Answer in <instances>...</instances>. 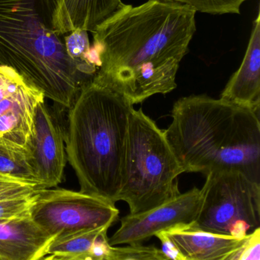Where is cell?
<instances>
[{"instance_id":"cell-19","label":"cell","mask_w":260,"mask_h":260,"mask_svg":"<svg viewBox=\"0 0 260 260\" xmlns=\"http://www.w3.org/2000/svg\"><path fill=\"white\" fill-rule=\"evenodd\" d=\"M110 260H169L161 249L154 245L131 244L113 247Z\"/></svg>"},{"instance_id":"cell-18","label":"cell","mask_w":260,"mask_h":260,"mask_svg":"<svg viewBox=\"0 0 260 260\" xmlns=\"http://www.w3.org/2000/svg\"><path fill=\"white\" fill-rule=\"evenodd\" d=\"M165 3L181 5L196 12L212 15L240 14L241 8L248 0H157Z\"/></svg>"},{"instance_id":"cell-25","label":"cell","mask_w":260,"mask_h":260,"mask_svg":"<svg viewBox=\"0 0 260 260\" xmlns=\"http://www.w3.org/2000/svg\"><path fill=\"white\" fill-rule=\"evenodd\" d=\"M0 260H4V259H2V258H1V257H0Z\"/></svg>"},{"instance_id":"cell-9","label":"cell","mask_w":260,"mask_h":260,"mask_svg":"<svg viewBox=\"0 0 260 260\" xmlns=\"http://www.w3.org/2000/svg\"><path fill=\"white\" fill-rule=\"evenodd\" d=\"M44 99L16 72L0 66V139L27 150L35 111Z\"/></svg>"},{"instance_id":"cell-15","label":"cell","mask_w":260,"mask_h":260,"mask_svg":"<svg viewBox=\"0 0 260 260\" xmlns=\"http://www.w3.org/2000/svg\"><path fill=\"white\" fill-rule=\"evenodd\" d=\"M110 226L87 229L53 238L47 255L75 260H110L113 246L108 241Z\"/></svg>"},{"instance_id":"cell-13","label":"cell","mask_w":260,"mask_h":260,"mask_svg":"<svg viewBox=\"0 0 260 260\" xmlns=\"http://www.w3.org/2000/svg\"><path fill=\"white\" fill-rule=\"evenodd\" d=\"M186 260H227L244 239L205 232L191 224H177L163 231Z\"/></svg>"},{"instance_id":"cell-20","label":"cell","mask_w":260,"mask_h":260,"mask_svg":"<svg viewBox=\"0 0 260 260\" xmlns=\"http://www.w3.org/2000/svg\"><path fill=\"white\" fill-rule=\"evenodd\" d=\"M38 191L23 197L0 200V221L29 218Z\"/></svg>"},{"instance_id":"cell-17","label":"cell","mask_w":260,"mask_h":260,"mask_svg":"<svg viewBox=\"0 0 260 260\" xmlns=\"http://www.w3.org/2000/svg\"><path fill=\"white\" fill-rule=\"evenodd\" d=\"M0 174L21 180L35 182L41 186L32 169L27 150L14 146L1 139Z\"/></svg>"},{"instance_id":"cell-24","label":"cell","mask_w":260,"mask_h":260,"mask_svg":"<svg viewBox=\"0 0 260 260\" xmlns=\"http://www.w3.org/2000/svg\"><path fill=\"white\" fill-rule=\"evenodd\" d=\"M40 260H75L68 259V258L64 257V256H56V255H47Z\"/></svg>"},{"instance_id":"cell-21","label":"cell","mask_w":260,"mask_h":260,"mask_svg":"<svg viewBox=\"0 0 260 260\" xmlns=\"http://www.w3.org/2000/svg\"><path fill=\"white\" fill-rule=\"evenodd\" d=\"M44 188L35 182L0 174V200L34 193Z\"/></svg>"},{"instance_id":"cell-10","label":"cell","mask_w":260,"mask_h":260,"mask_svg":"<svg viewBox=\"0 0 260 260\" xmlns=\"http://www.w3.org/2000/svg\"><path fill=\"white\" fill-rule=\"evenodd\" d=\"M64 143L61 126L41 101L35 111L27 151L35 177L44 189L55 187L62 181L67 163Z\"/></svg>"},{"instance_id":"cell-23","label":"cell","mask_w":260,"mask_h":260,"mask_svg":"<svg viewBox=\"0 0 260 260\" xmlns=\"http://www.w3.org/2000/svg\"><path fill=\"white\" fill-rule=\"evenodd\" d=\"M155 237L161 244V250L169 260H186L177 246L169 239L164 232H157Z\"/></svg>"},{"instance_id":"cell-22","label":"cell","mask_w":260,"mask_h":260,"mask_svg":"<svg viewBox=\"0 0 260 260\" xmlns=\"http://www.w3.org/2000/svg\"><path fill=\"white\" fill-rule=\"evenodd\" d=\"M227 260H260V228L248 234L239 249Z\"/></svg>"},{"instance_id":"cell-1","label":"cell","mask_w":260,"mask_h":260,"mask_svg":"<svg viewBox=\"0 0 260 260\" xmlns=\"http://www.w3.org/2000/svg\"><path fill=\"white\" fill-rule=\"evenodd\" d=\"M196 11L188 6L148 0L122 4L93 35L99 70L93 82L133 105L167 94L196 30Z\"/></svg>"},{"instance_id":"cell-8","label":"cell","mask_w":260,"mask_h":260,"mask_svg":"<svg viewBox=\"0 0 260 260\" xmlns=\"http://www.w3.org/2000/svg\"><path fill=\"white\" fill-rule=\"evenodd\" d=\"M201 203V189L194 187L151 210L128 214L121 218L120 228L108 238L110 245L143 244L157 232L177 224H192L199 214Z\"/></svg>"},{"instance_id":"cell-4","label":"cell","mask_w":260,"mask_h":260,"mask_svg":"<svg viewBox=\"0 0 260 260\" xmlns=\"http://www.w3.org/2000/svg\"><path fill=\"white\" fill-rule=\"evenodd\" d=\"M0 66L64 108L93 82L67 54L64 36L52 30L41 0H0Z\"/></svg>"},{"instance_id":"cell-7","label":"cell","mask_w":260,"mask_h":260,"mask_svg":"<svg viewBox=\"0 0 260 260\" xmlns=\"http://www.w3.org/2000/svg\"><path fill=\"white\" fill-rule=\"evenodd\" d=\"M119 216L114 203L65 189L38 191L30 210L32 221L53 238L87 229L111 227Z\"/></svg>"},{"instance_id":"cell-5","label":"cell","mask_w":260,"mask_h":260,"mask_svg":"<svg viewBox=\"0 0 260 260\" xmlns=\"http://www.w3.org/2000/svg\"><path fill=\"white\" fill-rule=\"evenodd\" d=\"M183 170L165 135L155 122L133 108L118 202L129 206L131 215L157 207L180 195L178 177Z\"/></svg>"},{"instance_id":"cell-11","label":"cell","mask_w":260,"mask_h":260,"mask_svg":"<svg viewBox=\"0 0 260 260\" xmlns=\"http://www.w3.org/2000/svg\"><path fill=\"white\" fill-rule=\"evenodd\" d=\"M52 30L64 36L76 30L93 32L121 6V0H41Z\"/></svg>"},{"instance_id":"cell-12","label":"cell","mask_w":260,"mask_h":260,"mask_svg":"<svg viewBox=\"0 0 260 260\" xmlns=\"http://www.w3.org/2000/svg\"><path fill=\"white\" fill-rule=\"evenodd\" d=\"M220 99L259 112L260 13L253 22L245 56L227 82Z\"/></svg>"},{"instance_id":"cell-3","label":"cell","mask_w":260,"mask_h":260,"mask_svg":"<svg viewBox=\"0 0 260 260\" xmlns=\"http://www.w3.org/2000/svg\"><path fill=\"white\" fill-rule=\"evenodd\" d=\"M70 108L66 152L80 192L115 204L134 107L123 96L93 82L80 90Z\"/></svg>"},{"instance_id":"cell-6","label":"cell","mask_w":260,"mask_h":260,"mask_svg":"<svg viewBox=\"0 0 260 260\" xmlns=\"http://www.w3.org/2000/svg\"><path fill=\"white\" fill-rule=\"evenodd\" d=\"M206 176L201 209L192 227L239 239L259 228L260 183L233 170Z\"/></svg>"},{"instance_id":"cell-2","label":"cell","mask_w":260,"mask_h":260,"mask_svg":"<svg viewBox=\"0 0 260 260\" xmlns=\"http://www.w3.org/2000/svg\"><path fill=\"white\" fill-rule=\"evenodd\" d=\"M165 135L183 172L238 171L260 183L259 112L206 95L179 99Z\"/></svg>"},{"instance_id":"cell-16","label":"cell","mask_w":260,"mask_h":260,"mask_svg":"<svg viewBox=\"0 0 260 260\" xmlns=\"http://www.w3.org/2000/svg\"><path fill=\"white\" fill-rule=\"evenodd\" d=\"M66 51L79 71L93 82L99 70L97 57L92 48L88 31L76 30L64 35Z\"/></svg>"},{"instance_id":"cell-14","label":"cell","mask_w":260,"mask_h":260,"mask_svg":"<svg viewBox=\"0 0 260 260\" xmlns=\"http://www.w3.org/2000/svg\"><path fill=\"white\" fill-rule=\"evenodd\" d=\"M53 240L30 217L0 221V257L4 260L41 259Z\"/></svg>"}]
</instances>
